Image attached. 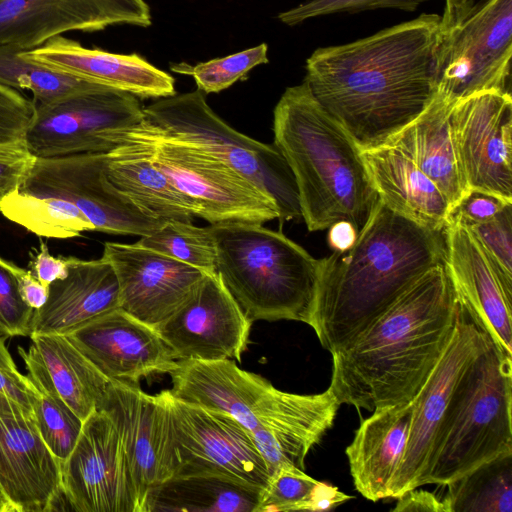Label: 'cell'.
<instances>
[{
    "label": "cell",
    "mask_w": 512,
    "mask_h": 512,
    "mask_svg": "<svg viewBox=\"0 0 512 512\" xmlns=\"http://www.w3.org/2000/svg\"><path fill=\"white\" fill-rule=\"evenodd\" d=\"M442 17L422 13L368 37L316 49L306 61L313 96L360 150L386 144L437 94Z\"/></svg>",
    "instance_id": "obj_1"
},
{
    "label": "cell",
    "mask_w": 512,
    "mask_h": 512,
    "mask_svg": "<svg viewBox=\"0 0 512 512\" xmlns=\"http://www.w3.org/2000/svg\"><path fill=\"white\" fill-rule=\"evenodd\" d=\"M459 300L441 263L332 355L339 404L374 410L414 399L455 329Z\"/></svg>",
    "instance_id": "obj_2"
},
{
    "label": "cell",
    "mask_w": 512,
    "mask_h": 512,
    "mask_svg": "<svg viewBox=\"0 0 512 512\" xmlns=\"http://www.w3.org/2000/svg\"><path fill=\"white\" fill-rule=\"evenodd\" d=\"M445 261L444 230L424 227L379 200L354 244L320 259L309 326L332 353Z\"/></svg>",
    "instance_id": "obj_3"
},
{
    "label": "cell",
    "mask_w": 512,
    "mask_h": 512,
    "mask_svg": "<svg viewBox=\"0 0 512 512\" xmlns=\"http://www.w3.org/2000/svg\"><path fill=\"white\" fill-rule=\"evenodd\" d=\"M273 132L274 145L294 175L307 229L321 231L347 221L359 234L380 198L360 149L305 81L280 97Z\"/></svg>",
    "instance_id": "obj_4"
},
{
    "label": "cell",
    "mask_w": 512,
    "mask_h": 512,
    "mask_svg": "<svg viewBox=\"0 0 512 512\" xmlns=\"http://www.w3.org/2000/svg\"><path fill=\"white\" fill-rule=\"evenodd\" d=\"M216 273L249 320L310 324L320 259L262 224H211Z\"/></svg>",
    "instance_id": "obj_5"
},
{
    "label": "cell",
    "mask_w": 512,
    "mask_h": 512,
    "mask_svg": "<svg viewBox=\"0 0 512 512\" xmlns=\"http://www.w3.org/2000/svg\"><path fill=\"white\" fill-rule=\"evenodd\" d=\"M512 358L492 343L457 383L437 430L424 485H446L512 453Z\"/></svg>",
    "instance_id": "obj_6"
},
{
    "label": "cell",
    "mask_w": 512,
    "mask_h": 512,
    "mask_svg": "<svg viewBox=\"0 0 512 512\" xmlns=\"http://www.w3.org/2000/svg\"><path fill=\"white\" fill-rule=\"evenodd\" d=\"M143 113L160 133L211 154L257 185L275 202L280 221L301 217L297 184L281 152L229 126L201 90L160 98Z\"/></svg>",
    "instance_id": "obj_7"
},
{
    "label": "cell",
    "mask_w": 512,
    "mask_h": 512,
    "mask_svg": "<svg viewBox=\"0 0 512 512\" xmlns=\"http://www.w3.org/2000/svg\"><path fill=\"white\" fill-rule=\"evenodd\" d=\"M127 130L148 144L151 160L194 204L196 217L210 224H263L279 218L265 192L218 158L160 133L144 120Z\"/></svg>",
    "instance_id": "obj_8"
},
{
    "label": "cell",
    "mask_w": 512,
    "mask_h": 512,
    "mask_svg": "<svg viewBox=\"0 0 512 512\" xmlns=\"http://www.w3.org/2000/svg\"><path fill=\"white\" fill-rule=\"evenodd\" d=\"M442 24L437 92L453 102L487 91L511 94L512 0H483Z\"/></svg>",
    "instance_id": "obj_9"
},
{
    "label": "cell",
    "mask_w": 512,
    "mask_h": 512,
    "mask_svg": "<svg viewBox=\"0 0 512 512\" xmlns=\"http://www.w3.org/2000/svg\"><path fill=\"white\" fill-rule=\"evenodd\" d=\"M135 95L94 83L45 103H35L24 140L37 158L108 153L114 135L144 120Z\"/></svg>",
    "instance_id": "obj_10"
},
{
    "label": "cell",
    "mask_w": 512,
    "mask_h": 512,
    "mask_svg": "<svg viewBox=\"0 0 512 512\" xmlns=\"http://www.w3.org/2000/svg\"><path fill=\"white\" fill-rule=\"evenodd\" d=\"M177 475H217L264 489L271 476L248 430L233 417L174 398L168 390Z\"/></svg>",
    "instance_id": "obj_11"
},
{
    "label": "cell",
    "mask_w": 512,
    "mask_h": 512,
    "mask_svg": "<svg viewBox=\"0 0 512 512\" xmlns=\"http://www.w3.org/2000/svg\"><path fill=\"white\" fill-rule=\"evenodd\" d=\"M458 300L452 337L413 399L409 435L390 485L389 498L396 499L404 492L424 485L435 436L453 391L469 365L493 343L468 308Z\"/></svg>",
    "instance_id": "obj_12"
},
{
    "label": "cell",
    "mask_w": 512,
    "mask_h": 512,
    "mask_svg": "<svg viewBox=\"0 0 512 512\" xmlns=\"http://www.w3.org/2000/svg\"><path fill=\"white\" fill-rule=\"evenodd\" d=\"M106 153L37 158L19 191L74 204L95 231L145 236L164 222L153 218L117 190L105 174Z\"/></svg>",
    "instance_id": "obj_13"
},
{
    "label": "cell",
    "mask_w": 512,
    "mask_h": 512,
    "mask_svg": "<svg viewBox=\"0 0 512 512\" xmlns=\"http://www.w3.org/2000/svg\"><path fill=\"white\" fill-rule=\"evenodd\" d=\"M62 495L77 512H141L121 435L103 410L84 422L61 463Z\"/></svg>",
    "instance_id": "obj_14"
},
{
    "label": "cell",
    "mask_w": 512,
    "mask_h": 512,
    "mask_svg": "<svg viewBox=\"0 0 512 512\" xmlns=\"http://www.w3.org/2000/svg\"><path fill=\"white\" fill-rule=\"evenodd\" d=\"M450 128L467 189L512 202V96L496 91L454 103Z\"/></svg>",
    "instance_id": "obj_15"
},
{
    "label": "cell",
    "mask_w": 512,
    "mask_h": 512,
    "mask_svg": "<svg viewBox=\"0 0 512 512\" xmlns=\"http://www.w3.org/2000/svg\"><path fill=\"white\" fill-rule=\"evenodd\" d=\"M251 324L220 276L206 273L185 302L155 329L177 361H240Z\"/></svg>",
    "instance_id": "obj_16"
},
{
    "label": "cell",
    "mask_w": 512,
    "mask_h": 512,
    "mask_svg": "<svg viewBox=\"0 0 512 512\" xmlns=\"http://www.w3.org/2000/svg\"><path fill=\"white\" fill-rule=\"evenodd\" d=\"M97 410L121 435L143 512L149 489L175 472L168 390L150 395L138 385L111 381Z\"/></svg>",
    "instance_id": "obj_17"
},
{
    "label": "cell",
    "mask_w": 512,
    "mask_h": 512,
    "mask_svg": "<svg viewBox=\"0 0 512 512\" xmlns=\"http://www.w3.org/2000/svg\"><path fill=\"white\" fill-rule=\"evenodd\" d=\"M144 0H0V45L27 51L71 31L151 25Z\"/></svg>",
    "instance_id": "obj_18"
},
{
    "label": "cell",
    "mask_w": 512,
    "mask_h": 512,
    "mask_svg": "<svg viewBox=\"0 0 512 512\" xmlns=\"http://www.w3.org/2000/svg\"><path fill=\"white\" fill-rule=\"evenodd\" d=\"M101 257L115 271L119 308L154 328L185 302L206 274L136 243L105 242Z\"/></svg>",
    "instance_id": "obj_19"
},
{
    "label": "cell",
    "mask_w": 512,
    "mask_h": 512,
    "mask_svg": "<svg viewBox=\"0 0 512 512\" xmlns=\"http://www.w3.org/2000/svg\"><path fill=\"white\" fill-rule=\"evenodd\" d=\"M340 407L328 387L296 394L274 386L256 406L249 434L270 474L283 465L305 470V458L332 427Z\"/></svg>",
    "instance_id": "obj_20"
},
{
    "label": "cell",
    "mask_w": 512,
    "mask_h": 512,
    "mask_svg": "<svg viewBox=\"0 0 512 512\" xmlns=\"http://www.w3.org/2000/svg\"><path fill=\"white\" fill-rule=\"evenodd\" d=\"M65 336L110 381L138 385L151 375L169 374L177 364L157 330L121 308Z\"/></svg>",
    "instance_id": "obj_21"
},
{
    "label": "cell",
    "mask_w": 512,
    "mask_h": 512,
    "mask_svg": "<svg viewBox=\"0 0 512 512\" xmlns=\"http://www.w3.org/2000/svg\"><path fill=\"white\" fill-rule=\"evenodd\" d=\"M444 234L445 264L458 298L494 345L512 358V293L466 226L449 219Z\"/></svg>",
    "instance_id": "obj_22"
},
{
    "label": "cell",
    "mask_w": 512,
    "mask_h": 512,
    "mask_svg": "<svg viewBox=\"0 0 512 512\" xmlns=\"http://www.w3.org/2000/svg\"><path fill=\"white\" fill-rule=\"evenodd\" d=\"M0 485L16 512L57 510L61 463L33 416L0 417Z\"/></svg>",
    "instance_id": "obj_23"
},
{
    "label": "cell",
    "mask_w": 512,
    "mask_h": 512,
    "mask_svg": "<svg viewBox=\"0 0 512 512\" xmlns=\"http://www.w3.org/2000/svg\"><path fill=\"white\" fill-rule=\"evenodd\" d=\"M24 52L55 69L138 98H165L175 94L174 78L137 54L86 48L63 35Z\"/></svg>",
    "instance_id": "obj_24"
},
{
    "label": "cell",
    "mask_w": 512,
    "mask_h": 512,
    "mask_svg": "<svg viewBox=\"0 0 512 512\" xmlns=\"http://www.w3.org/2000/svg\"><path fill=\"white\" fill-rule=\"evenodd\" d=\"M119 305L118 280L111 264L103 257L73 256L67 277L51 283L46 303L34 310L31 334L65 335Z\"/></svg>",
    "instance_id": "obj_25"
},
{
    "label": "cell",
    "mask_w": 512,
    "mask_h": 512,
    "mask_svg": "<svg viewBox=\"0 0 512 512\" xmlns=\"http://www.w3.org/2000/svg\"><path fill=\"white\" fill-rule=\"evenodd\" d=\"M169 375V392L174 398L227 414L248 432L256 406L273 387L265 378L242 370L229 359L178 360Z\"/></svg>",
    "instance_id": "obj_26"
},
{
    "label": "cell",
    "mask_w": 512,
    "mask_h": 512,
    "mask_svg": "<svg viewBox=\"0 0 512 512\" xmlns=\"http://www.w3.org/2000/svg\"><path fill=\"white\" fill-rule=\"evenodd\" d=\"M413 400L373 411L355 431L345 453L355 489L367 500L389 498L412 420Z\"/></svg>",
    "instance_id": "obj_27"
},
{
    "label": "cell",
    "mask_w": 512,
    "mask_h": 512,
    "mask_svg": "<svg viewBox=\"0 0 512 512\" xmlns=\"http://www.w3.org/2000/svg\"><path fill=\"white\" fill-rule=\"evenodd\" d=\"M116 147L105 156L111 184L145 214L166 222H192L194 204L151 160L148 144L125 130L114 135Z\"/></svg>",
    "instance_id": "obj_28"
},
{
    "label": "cell",
    "mask_w": 512,
    "mask_h": 512,
    "mask_svg": "<svg viewBox=\"0 0 512 512\" xmlns=\"http://www.w3.org/2000/svg\"><path fill=\"white\" fill-rule=\"evenodd\" d=\"M360 154L386 206L424 227L445 229L450 216L445 195L408 156L390 145L360 150Z\"/></svg>",
    "instance_id": "obj_29"
},
{
    "label": "cell",
    "mask_w": 512,
    "mask_h": 512,
    "mask_svg": "<svg viewBox=\"0 0 512 512\" xmlns=\"http://www.w3.org/2000/svg\"><path fill=\"white\" fill-rule=\"evenodd\" d=\"M455 102L437 92L428 107L386 144L398 148L445 195L450 214L468 191L455 153L450 112Z\"/></svg>",
    "instance_id": "obj_30"
},
{
    "label": "cell",
    "mask_w": 512,
    "mask_h": 512,
    "mask_svg": "<svg viewBox=\"0 0 512 512\" xmlns=\"http://www.w3.org/2000/svg\"><path fill=\"white\" fill-rule=\"evenodd\" d=\"M262 489L217 475H177L151 487L143 512H256Z\"/></svg>",
    "instance_id": "obj_31"
},
{
    "label": "cell",
    "mask_w": 512,
    "mask_h": 512,
    "mask_svg": "<svg viewBox=\"0 0 512 512\" xmlns=\"http://www.w3.org/2000/svg\"><path fill=\"white\" fill-rule=\"evenodd\" d=\"M36 356L62 400L85 421L101 405L110 380L62 334H31Z\"/></svg>",
    "instance_id": "obj_32"
},
{
    "label": "cell",
    "mask_w": 512,
    "mask_h": 512,
    "mask_svg": "<svg viewBox=\"0 0 512 512\" xmlns=\"http://www.w3.org/2000/svg\"><path fill=\"white\" fill-rule=\"evenodd\" d=\"M18 353L36 390L32 408L39 433L52 454L63 463L74 449L84 421L57 394L32 347L27 351L18 347Z\"/></svg>",
    "instance_id": "obj_33"
},
{
    "label": "cell",
    "mask_w": 512,
    "mask_h": 512,
    "mask_svg": "<svg viewBox=\"0 0 512 512\" xmlns=\"http://www.w3.org/2000/svg\"><path fill=\"white\" fill-rule=\"evenodd\" d=\"M0 212L39 237L69 239L95 231L74 204L60 198L23 193L19 189L0 201Z\"/></svg>",
    "instance_id": "obj_34"
},
{
    "label": "cell",
    "mask_w": 512,
    "mask_h": 512,
    "mask_svg": "<svg viewBox=\"0 0 512 512\" xmlns=\"http://www.w3.org/2000/svg\"><path fill=\"white\" fill-rule=\"evenodd\" d=\"M447 486L448 512H512V453L486 462Z\"/></svg>",
    "instance_id": "obj_35"
},
{
    "label": "cell",
    "mask_w": 512,
    "mask_h": 512,
    "mask_svg": "<svg viewBox=\"0 0 512 512\" xmlns=\"http://www.w3.org/2000/svg\"><path fill=\"white\" fill-rule=\"evenodd\" d=\"M337 488L324 484L292 465H283L272 472L261 491L256 512L324 511L349 500Z\"/></svg>",
    "instance_id": "obj_36"
},
{
    "label": "cell",
    "mask_w": 512,
    "mask_h": 512,
    "mask_svg": "<svg viewBox=\"0 0 512 512\" xmlns=\"http://www.w3.org/2000/svg\"><path fill=\"white\" fill-rule=\"evenodd\" d=\"M92 84L41 63L15 46L0 45V85L30 92L35 103L49 102Z\"/></svg>",
    "instance_id": "obj_37"
},
{
    "label": "cell",
    "mask_w": 512,
    "mask_h": 512,
    "mask_svg": "<svg viewBox=\"0 0 512 512\" xmlns=\"http://www.w3.org/2000/svg\"><path fill=\"white\" fill-rule=\"evenodd\" d=\"M135 243L204 273H216V246L210 226L198 227L192 222L170 220Z\"/></svg>",
    "instance_id": "obj_38"
},
{
    "label": "cell",
    "mask_w": 512,
    "mask_h": 512,
    "mask_svg": "<svg viewBox=\"0 0 512 512\" xmlns=\"http://www.w3.org/2000/svg\"><path fill=\"white\" fill-rule=\"evenodd\" d=\"M267 51V44L262 43L226 57L199 63L192 68L178 65V68L172 69L192 75L203 93H217L243 78L254 67L266 64L269 61Z\"/></svg>",
    "instance_id": "obj_39"
},
{
    "label": "cell",
    "mask_w": 512,
    "mask_h": 512,
    "mask_svg": "<svg viewBox=\"0 0 512 512\" xmlns=\"http://www.w3.org/2000/svg\"><path fill=\"white\" fill-rule=\"evenodd\" d=\"M512 203L493 219L466 226L477 240L506 290L512 293Z\"/></svg>",
    "instance_id": "obj_40"
},
{
    "label": "cell",
    "mask_w": 512,
    "mask_h": 512,
    "mask_svg": "<svg viewBox=\"0 0 512 512\" xmlns=\"http://www.w3.org/2000/svg\"><path fill=\"white\" fill-rule=\"evenodd\" d=\"M13 262L0 257V335L30 336L34 309L22 299Z\"/></svg>",
    "instance_id": "obj_41"
},
{
    "label": "cell",
    "mask_w": 512,
    "mask_h": 512,
    "mask_svg": "<svg viewBox=\"0 0 512 512\" xmlns=\"http://www.w3.org/2000/svg\"><path fill=\"white\" fill-rule=\"evenodd\" d=\"M428 0H309L278 15L287 25H296L307 19L341 12H360L379 8L415 11Z\"/></svg>",
    "instance_id": "obj_42"
},
{
    "label": "cell",
    "mask_w": 512,
    "mask_h": 512,
    "mask_svg": "<svg viewBox=\"0 0 512 512\" xmlns=\"http://www.w3.org/2000/svg\"><path fill=\"white\" fill-rule=\"evenodd\" d=\"M36 159L24 138L0 142V201L22 186Z\"/></svg>",
    "instance_id": "obj_43"
},
{
    "label": "cell",
    "mask_w": 512,
    "mask_h": 512,
    "mask_svg": "<svg viewBox=\"0 0 512 512\" xmlns=\"http://www.w3.org/2000/svg\"><path fill=\"white\" fill-rule=\"evenodd\" d=\"M34 111L33 99L0 85V142L22 139Z\"/></svg>",
    "instance_id": "obj_44"
},
{
    "label": "cell",
    "mask_w": 512,
    "mask_h": 512,
    "mask_svg": "<svg viewBox=\"0 0 512 512\" xmlns=\"http://www.w3.org/2000/svg\"><path fill=\"white\" fill-rule=\"evenodd\" d=\"M511 203L491 193L468 189L451 212L449 219H454L467 227L484 223L496 217Z\"/></svg>",
    "instance_id": "obj_45"
},
{
    "label": "cell",
    "mask_w": 512,
    "mask_h": 512,
    "mask_svg": "<svg viewBox=\"0 0 512 512\" xmlns=\"http://www.w3.org/2000/svg\"><path fill=\"white\" fill-rule=\"evenodd\" d=\"M29 263L33 275L45 286H49L56 280L67 277L73 256H53L45 242L40 241V246L35 254H31Z\"/></svg>",
    "instance_id": "obj_46"
},
{
    "label": "cell",
    "mask_w": 512,
    "mask_h": 512,
    "mask_svg": "<svg viewBox=\"0 0 512 512\" xmlns=\"http://www.w3.org/2000/svg\"><path fill=\"white\" fill-rule=\"evenodd\" d=\"M0 393L11 397L33 412L32 404L36 390L28 377L18 370L0 368Z\"/></svg>",
    "instance_id": "obj_47"
},
{
    "label": "cell",
    "mask_w": 512,
    "mask_h": 512,
    "mask_svg": "<svg viewBox=\"0 0 512 512\" xmlns=\"http://www.w3.org/2000/svg\"><path fill=\"white\" fill-rule=\"evenodd\" d=\"M397 499L393 512L399 511H430V512H448L443 497L435 495L432 492L414 488L404 492Z\"/></svg>",
    "instance_id": "obj_48"
},
{
    "label": "cell",
    "mask_w": 512,
    "mask_h": 512,
    "mask_svg": "<svg viewBox=\"0 0 512 512\" xmlns=\"http://www.w3.org/2000/svg\"><path fill=\"white\" fill-rule=\"evenodd\" d=\"M13 271L23 301L34 310L41 308L47 301L49 286L42 284L31 270L23 269L14 264Z\"/></svg>",
    "instance_id": "obj_49"
},
{
    "label": "cell",
    "mask_w": 512,
    "mask_h": 512,
    "mask_svg": "<svg viewBox=\"0 0 512 512\" xmlns=\"http://www.w3.org/2000/svg\"><path fill=\"white\" fill-rule=\"evenodd\" d=\"M328 232V244L334 251L349 249L357 238L354 226L347 221H339L331 225Z\"/></svg>",
    "instance_id": "obj_50"
},
{
    "label": "cell",
    "mask_w": 512,
    "mask_h": 512,
    "mask_svg": "<svg viewBox=\"0 0 512 512\" xmlns=\"http://www.w3.org/2000/svg\"><path fill=\"white\" fill-rule=\"evenodd\" d=\"M474 4V0H445L442 22L447 24L462 16Z\"/></svg>",
    "instance_id": "obj_51"
},
{
    "label": "cell",
    "mask_w": 512,
    "mask_h": 512,
    "mask_svg": "<svg viewBox=\"0 0 512 512\" xmlns=\"http://www.w3.org/2000/svg\"><path fill=\"white\" fill-rule=\"evenodd\" d=\"M0 368L18 370L17 366L5 345V337L0 335Z\"/></svg>",
    "instance_id": "obj_52"
},
{
    "label": "cell",
    "mask_w": 512,
    "mask_h": 512,
    "mask_svg": "<svg viewBox=\"0 0 512 512\" xmlns=\"http://www.w3.org/2000/svg\"><path fill=\"white\" fill-rule=\"evenodd\" d=\"M0 512H16L15 507L10 502L0 485Z\"/></svg>",
    "instance_id": "obj_53"
}]
</instances>
